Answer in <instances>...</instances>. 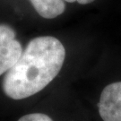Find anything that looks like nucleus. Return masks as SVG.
I'll return each instance as SVG.
<instances>
[{
    "label": "nucleus",
    "mask_w": 121,
    "mask_h": 121,
    "mask_svg": "<svg viewBox=\"0 0 121 121\" xmlns=\"http://www.w3.org/2000/svg\"><path fill=\"white\" fill-rule=\"evenodd\" d=\"M18 121H53L51 117L42 113H31L20 117Z\"/></svg>",
    "instance_id": "39448f33"
},
{
    "label": "nucleus",
    "mask_w": 121,
    "mask_h": 121,
    "mask_svg": "<svg viewBox=\"0 0 121 121\" xmlns=\"http://www.w3.org/2000/svg\"><path fill=\"white\" fill-rule=\"evenodd\" d=\"M65 49L59 39L40 36L30 40L2 82L5 95L22 99L43 90L60 72Z\"/></svg>",
    "instance_id": "f257e3e1"
},
{
    "label": "nucleus",
    "mask_w": 121,
    "mask_h": 121,
    "mask_svg": "<svg viewBox=\"0 0 121 121\" xmlns=\"http://www.w3.org/2000/svg\"><path fill=\"white\" fill-rule=\"evenodd\" d=\"M65 2H68V3H74L76 2L80 4H90L91 2H93L94 0H64Z\"/></svg>",
    "instance_id": "423d86ee"
},
{
    "label": "nucleus",
    "mask_w": 121,
    "mask_h": 121,
    "mask_svg": "<svg viewBox=\"0 0 121 121\" xmlns=\"http://www.w3.org/2000/svg\"><path fill=\"white\" fill-rule=\"evenodd\" d=\"M98 108L103 121H121V82H113L104 88Z\"/></svg>",
    "instance_id": "7ed1b4c3"
},
{
    "label": "nucleus",
    "mask_w": 121,
    "mask_h": 121,
    "mask_svg": "<svg viewBox=\"0 0 121 121\" xmlns=\"http://www.w3.org/2000/svg\"><path fill=\"white\" fill-rule=\"evenodd\" d=\"M35 11L41 17L53 19L64 13L65 4L64 0H30Z\"/></svg>",
    "instance_id": "20e7f679"
},
{
    "label": "nucleus",
    "mask_w": 121,
    "mask_h": 121,
    "mask_svg": "<svg viewBox=\"0 0 121 121\" xmlns=\"http://www.w3.org/2000/svg\"><path fill=\"white\" fill-rule=\"evenodd\" d=\"M22 47L16 39V32L11 26L0 24V75L11 69L22 53Z\"/></svg>",
    "instance_id": "f03ea898"
}]
</instances>
